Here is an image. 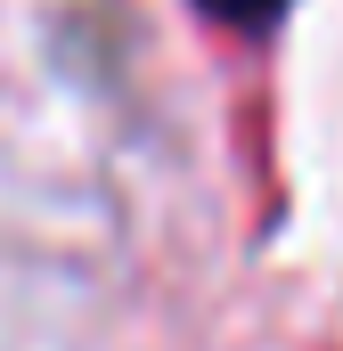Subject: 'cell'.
<instances>
[{
    "mask_svg": "<svg viewBox=\"0 0 343 351\" xmlns=\"http://www.w3.org/2000/svg\"><path fill=\"white\" fill-rule=\"evenodd\" d=\"M204 16V33L246 58V172H254V196H261V221H278V172H270V82H261V58L278 49L294 0H188Z\"/></svg>",
    "mask_w": 343,
    "mask_h": 351,
    "instance_id": "6da1fadb",
    "label": "cell"
},
{
    "mask_svg": "<svg viewBox=\"0 0 343 351\" xmlns=\"http://www.w3.org/2000/svg\"><path fill=\"white\" fill-rule=\"evenodd\" d=\"M327 351H343V343H327Z\"/></svg>",
    "mask_w": 343,
    "mask_h": 351,
    "instance_id": "7a4b0ae2",
    "label": "cell"
}]
</instances>
